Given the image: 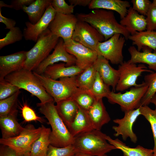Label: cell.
I'll use <instances>...</instances> for the list:
<instances>
[{
  "instance_id": "obj_18",
  "label": "cell",
  "mask_w": 156,
  "mask_h": 156,
  "mask_svg": "<svg viewBox=\"0 0 156 156\" xmlns=\"http://www.w3.org/2000/svg\"><path fill=\"white\" fill-rule=\"evenodd\" d=\"M93 66L104 82L109 86H111L112 91L115 92L119 79V70L112 67L109 63V61L101 56H98Z\"/></svg>"
},
{
  "instance_id": "obj_26",
  "label": "cell",
  "mask_w": 156,
  "mask_h": 156,
  "mask_svg": "<svg viewBox=\"0 0 156 156\" xmlns=\"http://www.w3.org/2000/svg\"><path fill=\"white\" fill-rule=\"evenodd\" d=\"M68 129L74 137L93 129L87 111L79 106L77 113Z\"/></svg>"
},
{
  "instance_id": "obj_20",
  "label": "cell",
  "mask_w": 156,
  "mask_h": 156,
  "mask_svg": "<svg viewBox=\"0 0 156 156\" xmlns=\"http://www.w3.org/2000/svg\"><path fill=\"white\" fill-rule=\"evenodd\" d=\"M87 112L94 129L101 130L103 126L111 120L102 99H95L92 106Z\"/></svg>"
},
{
  "instance_id": "obj_8",
  "label": "cell",
  "mask_w": 156,
  "mask_h": 156,
  "mask_svg": "<svg viewBox=\"0 0 156 156\" xmlns=\"http://www.w3.org/2000/svg\"><path fill=\"white\" fill-rule=\"evenodd\" d=\"M42 130L41 126L36 128L29 124L17 136L6 139H0V144L7 146L17 152L23 155L30 152L33 142L39 137Z\"/></svg>"
},
{
  "instance_id": "obj_34",
  "label": "cell",
  "mask_w": 156,
  "mask_h": 156,
  "mask_svg": "<svg viewBox=\"0 0 156 156\" xmlns=\"http://www.w3.org/2000/svg\"><path fill=\"white\" fill-rule=\"evenodd\" d=\"M144 80L148 88L141 100L140 106L148 105L150 103L151 98L156 93V72L145 75Z\"/></svg>"
},
{
  "instance_id": "obj_35",
  "label": "cell",
  "mask_w": 156,
  "mask_h": 156,
  "mask_svg": "<svg viewBox=\"0 0 156 156\" xmlns=\"http://www.w3.org/2000/svg\"><path fill=\"white\" fill-rule=\"evenodd\" d=\"M140 109L141 115L143 116L150 123L154 140V153H156V109H151L148 105L140 106Z\"/></svg>"
},
{
  "instance_id": "obj_3",
  "label": "cell",
  "mask_w": 156,
  "mask_h": 156,
  "mask_svg": "<svg viewBox=\"0 0 156 156\" xmlns=\"http://www.w3.org/2000/svg\"><path fill=\"white\" fill-rule=\"evenodd\" d=\"M107 136L101 130L93 129L74 137L73 145L77 152L100 156L116 149L107 141Z\"/></svg>"
},
{
  "instance_id": "obj_46",
  "label": "cell",
  "mask_w": 156,
  "mask_h": 156,
  "mask_svg": "<svg viewBox=\"0 0 156 156\" xmlns=\"http://www.w3.org/2000/svg\"><path fill=\"white\" fill-rule=\"evenodd\" d=\"M0 22L5 25L6 26L5 29L9 30L15 27L16 24V22L15 21L5 17L2 15L1 9H0Z\"/></svg>"
},
{
  "instance_id": "obj_44",
  "label": "cell",
  "mask_w": 156,
  "mask_h": 156,
  "mask_svg": "<svg viewBox=\"0 0 156 156\" xmlns=\"http://www.w3.org/2000/svg\"><path fill=\"white\" fill-rule=\"evenodd\" d=\"M10 147L3 145H0V156H24Z\"/></svg>"
},
{
  "instance_id": "obj_43",
  "label": "cell",
  "mask_w": 156,
  "mask_h": 156,
  "mask_svg": "<svg viewBox=\"0 0 156 156\" xmlns=\"http://www.w3.org/2000/svg\"><path fill=\"white\" fill-rule=\"evenodd\" d=\"M146 16V30H156V6L151 3Z\"/></svg>"
},
{
  "instance_id": "obj_14",
  "label": "cell",
  "mask_w": 156,
  "mask_h": 156,
  "mask_svg": "<svg viewBox=\"0 0 156 156\" xmlns=\"http://www.w3.org/2000/svg\"><path fill=\"white\" fill-rule=\"evenodd\" d=\"M76 59L66 50L63 39L60 38L52 53L44 60L33 71L39 74H43L48 66L59 62H63L66 66L75 65Z\"/></svg>"
},
{
  "instance_id": "obj_22",
  "label": "cell",
  "mask_w": 156,
  "mask_h": 156,
  "mask_svg": "<svg viewBox=\"0 0 156 156\" xmlns=\"http://www.w3.org/2000/svg\"><path fill=\"white\" fill-rule=\"evenodd\" d=\"M83 70L75 65L66 66L64 63H60L48 66L43 74L51 79L57 80L62 78L76 76Z\"/></svg>"
},
{
  "instance_id": "obj_5",
  "label": "cell",
  "mask_w": 156,
  "mask_h": 156,
  "mask_svg": "<svg viewBox=\"0 0 156 156\" xmlns=\"http://www.w3.org/2000/svg\"><path fill=\"white\" fill-rule=\"evenodd\" d=\"M59 39L48 28L44 31L34 47L27 51L23 68L34 71L54 49Z\"/></svg>"
},
{
  "instance_id": "obj_4",
  "label": "cell",
  "mask_w": 156,
  "mask_h": 156,
  "mask_svg": "<svg viewBox=\"0 0 156 156\" xmlns=\"http://www.w3.org/2000/svg\"><path fill=\"white\" fill-rule=\"evenodd\" d=\"M5 79L20 89L25 90L36 97L41 103L54 101L32 71L23 68L8 75Z\"/></svg>"
},
{
  "instance_id": "obj_54",
  "label": "cell",
  "mask_w": 156,
  "mask_h": 156,
  "mask_svg": "<svg viewBox=\"0 0 156 156\" xmlns=\"http://www.w3.org/2000/svg\"><path fill=\"white\" fill-rule=\"evenodd\" d=\"M153 156H156V153H153Z\"/></svg>"
},
{
  "instance_id": "obj_23",
  "label": "cell",
  "mask_w": 156,
  "mask_h": 156,
  "mask_svg": "<svg viewBox=\"0 0 156 156\" xmlns=\"http://www.w3.org/2000/svg\"><path fill=\"white\" fill-rule=\"evenodd\" d=\"M142 51H138L134 46H131L128 49L131 57L128 61L131 63L147 64L149 69L156 72V50L152 52V49L144 47Z\"/></svg>"
},
{
  "instance_id": "obj_27",
  "label": "cell",
  "mask_w": 156,
  "mask_h": 156,
  "mask_svg": "<svg viewBox=\"0 0 156 156\" xmlns=\"http://www.w3.org/2000/svg\"><path fill=\"white\" fill-rule=\"evenodd\" d=\"M129 39L132 41L133 45L137 46V49L139 51H140L144 47L156 50L155 31L146 30L136 32L133 35H130Z\"/></svg>"
},
{
  "instance_id": "obj_50",
  "label": "cell",
  "mask_w": 156,
  "mask_h": 156,
  "mask_svg": "<svg viewBox=\"0 0 156 156\" xmlns=\"http://www.w3.org/2000/svg\"><path fill=\"white\" fill-rule=\"evenodd\" d=\"M74 156H92L90 155L81 152H76Z\"/></svg>"
},
{
  "instance_id": "obj_48",
  "label": "cell",
  "mask_w": 156,
  "mask_h": 156,
  "mask_svg": "<svg viewBox=\"0 0 156 156\" xmlns=\"http://www.w3.org/2000/svg\"><path fill=\"white\" fill-rule=\"evenodd\" d=\"M5 7L10 8H12V6L11 5H8L2 1H0V9H1L2 7Z\"/></svg>"
},
{
  "instance_id": "obj_10",
  "label": "cell",
  "mask_w": 156,
  "mask_h": 156,
  "mask_svg": "<svg viewBox=\"0 0 156 156\" xmlns=\"http://www.w3.org/2000/svg\"><path fill=\"white\" fill-rule=\"evenodd\" d=\"M118 70L119 72V79L116 88V90L122 92L130 88L138 86L136 81L138 78L144 72L150 73L153 72L147 69L144 64L137 65L128 61H124L119 64Z\"/></svg>"
},
{
  "instance_id": "obj_28",
  "label": "cell",
  "mask_w": 156,
  "mask_h": 156,
  "mask_svg": "<svg viewBox=\"0 0 156 156\" xmlns=\"http://www.w3.org/2000/svg\"><path fill=\"white\" fill-rule=\"evenodd\" d=\"M106 139L116 149L121 150L123 156H153V149L146 148L140 145L135 148L130 147L118 139H113L107 135Z\"/></svg>"
},
{
  "instance_id": "obj_47",
  "label": "cell",
  "mask_w": 156,
  "mask_h": 156,
  "mask_svg": "<svg viewBox=\"0 0 156 156\" xmlns=\"http://www.w3.org/2000/svg\"><path fill=\"white\" fill-rule=\"evenodd\" d=\"M91 0H69L70 4L74 6L79 5L85 7L89 5Z\"/></svg>"
},
{
  "instance_id": "obj_41",
  "label": "cell",
  "mask_w": 156,
  "mask_h": 156,
  "mask_svg": "<svg viewBox=\"0 0 156 156\" xmlns=\"http://www.w3.org/2000/svg\"><path fill=\"white\" fill-rule=\"evenodd\" d=\"M51 5L57 13L70 14L74 12V6L68 5L64 0H52Z\"/></svg>"
},
{
  "instance_id": "obj_42",
  "label": "cell",
  "mask_w": 156,
  "mask_h": 156,
  "mask_svg": "<svg viewBox=\"0 0 156 156\" xmlns=\"http://www.w3.org/2000/svg\"><path fill=\"white\" fill-rule=\"evenodd\" d=\"M132 8L139 14L145 16L149 10L152 2L149 0H132Z\"/></svg>"
},
{
  "instance_id": "obj_9",
  "label": "cell",
  "mask_w": 156,
  "mask_h": 156,
  "mask_svg": "<svg viewBox=\"0 0 156 156\" xmlns=\"http://www.w3.org/2000/svg\"><path fill=\"white\" fill-rule=\"evenodd\" d=\"M125 40L121 34H115L108 40L99 42L96 51L98 56H103L112 64H120L124 62L122 51Z\"/></svg>"
},
{
  "instance_id": "obj_51",
  "label": "cell",
  "mask_w": 156,
  "mask_h": 156,
  "mask_svg": "<svg viewBox=\"0 0 156 156\" xmlns=\"http://www.w3.org/2000/svg\"><path fill=\"white\" fill-rule=\"evenodd\" d=\"M152 3L153 5L156 6V0H153Z\"/></svg>"
},
{
  "instance_id": "obj_12",
  "label": "cell",
  "mask_w": 156,
  "mask_h": 156,
  "mask_svg": "<svg viewBox=\"0 0 156 156\" xmlns=\"http://www.w3.org/2000/svg\"><path fill=\"white\" fill-rule=\"evenodd\" d=\"M64 41L67 51L76 59L75 65L84 70L93 65L98 56L96 51L72 39Z\"/></svg>"
},
{
  "instance_id": "obj_39",
  "label": "cell",
  "mask_w": 156,
  "mask_h": 156,
  "mask_svg": "<svg viewBox=\"0 0 156 156\" xmlns=\"http://www.w3.org/2000/svg\"><path fill=\"white\" fill-rule=\"evenodd\" d=\"M20 90L5 79L0 80V100L10 96Z\"/></svg>"
},
{
  "instance_id": "obj_32",
  "label": "cell",
  "mask_w": 156,
  "mask_h": 156,
  "mask_svg": "<svg viewBox=\"0 0 156 156\" xmlns=\"http://www.w3.org/2000/svg\"><path fill=\"white\" fill-rule=\"evenodd\" d=\"M109 87L104 82L99 74L96 72L94 81L89 91L95 99H103L106 97L111 92Z\"/></svg>"
},
{
  "instance_id": "obj_7",
  "label": "cell",
  "mask_w": 156,
  "mask_h": 156,
  "mask_svg": "<svg viewBox=\"0 0 156 156\" xmlns=\"http://www.w3.org/2000/svg\"><path fill=\"white\" fill-rule=\"evenodd\" d=\"M148 88V85L144 81L138 86L131 87L129 91L124 93L112 91L106 98L110 103L119 105L122 111L125 112L140 107L141 100Z\"/></svg>"
},
{
  "instance_id": "obj_40",
  "label": "cell",
  "mask_w": 156,
  "mask_h": 156,
  "mask_svg": "<svg viewBox=\"0 0 156 156\" xmlns=\"http://www.w3.org/2000/svg\"><path fill=\"white\" fill-rule=\"evenodd\" d=\"M22 115L26 122L38 121L41 123L45 122L42 117L37 116L34 110L26 104H24L21 108Z\"/></svg>"
},
{
  "instance_id": "obj_30",
  "label": "cell",
  "mask_w": 156,
  "mask_h": 156,
  "mask_svg": "<svg viewBox=\"0 0 156 156\" xmlns=\"http://www.w3.org/2000/svg\"><path fill=\"white\" fill-rule=\"evenodd\" d=\"M52 0H36L22 10L27 14L29 22L34 24L42 17L46 10L51 4Z\"/></svg>"
},
{
  "instance_id": "obj_21",
  "label": "cell",
  "mask_w": 156,
  "mask_h": 156,
  "mask_svg": "<svg viewBox=\"0 0 156 156\" xmlns=\"http://www.w3.org/2000/svg\"><path fill=\"white\" fill-rule=\"evenodd\" d=\"M120 23L125 27L131 35L146 29V17L138 13L132 7L128 9L127 14L121 19Z\"/></svg>"
},
{
  "instance_id": "obj_24",
  "label": "cell",
  "mask_w": 156,
  "mask_h": 156,
  "mask_svg": "<svg viewBox=\"0 0 156 156\" xmlns=\"http://www.w3.org/2000/svg\"><path fill=\"white\" fill-rule=\"evenodd\" d=\"M129 2L121 0H92L88 5L90 9H103L115 11L119 15L121 19L127 14L128 8L130 7Z\"/></svg>"
},
{
  "instance_id": "obj_25",
  "label": "cell",
  "mask_w": 156,
  "mask_h": 156,
  "mask_svg": "<svg viewBox=\"0 0 156 156\" xmlns=\"http://www.w3.org/2000/svg\"><path fill=\"white\" fill-rule=\"evenodd\" d=\"M55 106L58 114L68 128L77 113L79 105L70 98L56 103Z\"/></svg>"
},
{
  "instance_id": "obj_31",
  "label": "cell",
  "mask_w": 156,
  "mask_h": 156,
  "mask_svg": "<svg viewBox=\"0 0 156 156\" xmlns=\"http://www.w3.org/2000/svg\"><path fill=\"white\" fill-rule=\"evenodd\" d=\"M96 71L93 65L88 67L76 76V80L78 88L89 90L91 87L95 79Z\"/></svg>"
},
{
  "instance_id": "obj_19",
  "label": "cell",
  "mask_w": 156,
  "mask_h": 156,
  "mask_svg": "<svg viewBox=\"0 0 156 156\" xmlns=\"http://www.w3.org/2000/svg\"><path fill=\"white\" fill-rule=\"evenodd\" d=\"M16 107L7 115L0 116V127L2 138H8L19 135L25 129L18 122Z\"/></svg>"
},
{
  "instance_id": "obj_29",
  "label": "cell",
  "mask_w": 156,
  "mask_h": 156,
  "mask_svg": "<svg viewBox=\"0 0 156 156\" xmlns=\"http://www.w3.org/2000/svg\"><path fill=\"white\" fill-rule=\"evenodd\" d=\"M41 127L40 136L31 145L30 152L31 156H46L50 144V135L51 130L43 125Z\"/></svg>"
},
{
  "instance_id": "obj_36",
  "label": "cell",
  "mask_w": 156,
  "mask_h": 156,
  "mask_svg": "<svg viewBox=\"0 0 156 156\" xmlns=\"http://www.w3.org/2000/svg\"><path fill=\"white\" fill-rule=\"evenodd\" d=\"M20 92L19 90L10 96L0 100V116L7 115L16 107V104Z\"/></svg>"
},
{
  "instance_id": "obj_37",
  "label": "cell",
  "mask_w": 156,
  "mask_h": 156,
  "mask_svg": "<svg viewBox=\"0 0 156 156\" xmlns=\"http://www.w3.org/2000/svg\"><path fill=\"white\" fill-rule=\"evenodd\" d=\"M23 37L20 29L15 27L10 29L4 38L0 39V49L4 47L21 40Z\"/></svg>"
},
{
  "instance_id": "obj_49",
  "label": "cell",
  "mask_w": 156,
  "mask_h": 156,
  "mask_svg": "<svg viewBox=\"0 0 156 156\" xmlns=\"http://www.w3.org/2000/svg\"><path fill=\"white\" fill-rule=\"evenodd\" d=\"M150 103H152L155 105V109H156V93L151 98L150 101Z\"/></svg>"
},
{
  "instance_id": "obj_15",
  "label": "cell",
  "mask_w": 156,
  "mask_h": 156,
  "mask_svg": "<svg viewBox=\"0 0 156 156\" xmlns=\"http://www.w3.org/2000/svg\"><path fill=\"white\" fill-rule=\"evenodd\" d=\"M124 112L125 115L123 118L113 120L114 123L118 124V126L112 127L113 129L115 132L114 135L117 137L121 135L124 141L129 138L132 142L136 143L138 140L137 137L133 130L132 127L138 117L141 115L140 107Z\"/></svg>"
},
{
  "instance_id": "obj_1",
  "label": "cell",
  "mask_w": 156,
  "mask_h": 156,
  "mask_svg": "<svg viewBox=\"0 0 156 156\" xmlns=\"http://www.w3.org/2000/svg\"><path fill=\"white\" fill-rule=\"evenodd\" d=\"M76 16L79 20L95 28L103 36L105 41L116 34H121L126 40L130 35L125 27L117 21L113 11L95 9L87 14H78Z\"/></svg>"
},
{
  "instance_id": "obj_17",
  "label": "cell",
  "mask_w": 156,
  "mask_h": 156,
  "mask_svg": "<svg viewBox=\"0 0 156 156\" xmlns=\"http://www.w3.org/2000/svg\"><path fill=\"white\" fill-rule=\"evenodd\" d=\"M27 51H22L0 56V80L23 68Z\"/></svg>"
},
{
  "instance_id": "obj_53",
  "label": "cell",
  "mask_w": 156,
  "mask_h": 156,
  "mask_svg": "<svg viewBox=\"0 0 156 156\" xmlns=\"http://www.w3.org/2000/svg\"><path fill=\"white\" fill-rule=\"evenodd\" d=\"M100 156H108L106 154H105L102 155Z\"/></svg>"
},
{
  "instance_id": "obj_13",
  "label": "cell",
  "mask_w": 156,
  "mask_h": 156,
  "mask_svg": "<svg viewBox=\"0 0 156 156\" xmlns=\"http://www.w3.org/2000/svg\"><path fill=\"white\" fill-rule=\"evenodd\" d=\"M78 20L73 14L56 13L48 28L54 35L64 41L71 39Z\"/></svg>"
},
{
  "instance_id": "obj_33",
  "label": "cell",
  "mask_w": 156,
  "mask_h": 156,
  "mask_svg": "<svg viewBox=\"0 0 156 156\" xmlns=\"http://www.w3.org/2000/svg\"><path fill=\"white\" fill-rule=\"evenodd\" d=\"M79 107L87 111L92 106L95 99L89 90L78 88L72 98Z\"/></svg>"
},
{
  "instance_id": "obj_2",
  "label": "cell",
  "mask_w": 156,
  "mask_h": 156,
  "mask_svg": "<svg viewBox=\"0 0 156 156\" xmlns=\"http://www.w3.org/2000/svg\"><path fill=\"white\" fill-rule=\"evenodd\" d=\"M55 101L36 104L40 112L48 121L52 129L50 135V144L57 147H63L73 144L74 137L60 117L57 110Z\"/></svg>"
},
{
  "instance_id": "obj_38",
  "label": "cell",
  "mask_w": 156,
  "mask_h": 156,
  "mask_svg": "<svg viewBox=\"0 0 156 156\" xmlns=\"http://www.w3.org/2000/svg\"><path fill=\"white\" fill-rule=\"evenodd\" d=\"M76 152L73 144L63 147H57L50 144L46 156H74Z\"/></svg>"
},
{
  "instance_id": "obj_45",
  "label": "cell",
  "mask_w": 156,
  "mask_h": 156,
  "mask_svg": "<svg viewBox=\"0 0 156 156\" xmlns=\"http://www.w3.org/2000/svg\"><path fill=\"white\" fill-rule=\"evenodd\" d=\"M34 0H13L12 1L11 5L12 8L16 10H22L25 6H28L32 3Z\"/></svg>"
},
{
  "instance_id": "obj_6",
  "label": "cell",
  "mask_w": 156,
  "mask_h": 156,
  "mask_svg": "<svg viewBox=\"0 0 156 156\" xmlns=\"http://www.w3.org/2000/svg\"><path fill=\"white\" fill-rule=\"evenodd\" d=\"M39 79L47 92L56 103L61 101L72 98L78 89L76 76L61 78L55 80L43 74L33 71Z\"/></svg>"
},
{
  "instance_id": "obj_11",
  "label": "cell",
  "mask_w": 156,
  "mask_h": 156,
  "mask_svg": "<svg viewBox=\"0 0 156 156\" xmlns=\"http://www.w3.org/2000/svg\"><path fill=\"white\" fill-rule=\"evenodd\" d=\"M71 39L95 51L98 43L105 41L103 36L95 28L86 22L79 20Z\"/></svg>"
},
{
  "instance_id": "obj_52",
  "label": "cell",
  "mask_w": 156,
  "mask_h": 156,
  "mask_svg": "<svg viewBox=\"0 0 156 156\" xmlns=\"http://www.w3.org/2000/svg\"><path fill=\"white\" fill-rule=\"evenodd\" d=\"M24 156H31L30 155V152L27 153L25 154Z\"/></svg>"
},
{
  "instance_id": "obj_16",
  "label": "cell",
  "mask_w": 156,
  "mask_h": 156,
  "mask_svg": "<svg viewBox=\"0 0 156 156\" xmlns=\"http://www.w3.org/2000/svg\"><path fill=\"white\" fill-rule=\"evenodd\" d=\"M56 13L51 4L41 18L36 23L33 24L29 21L26 22V27L23 33L25 39L36 42L39 36L48 28Z\"/></svg>"
}]
</instances>
